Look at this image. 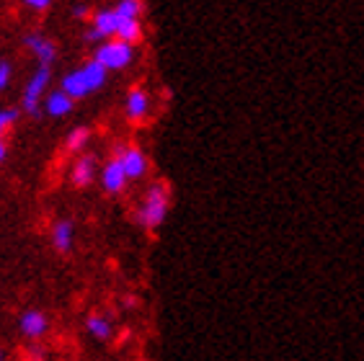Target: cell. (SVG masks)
I'll list each match as a JSON object with an SVG mask.
<instances>
[{"mask_svg": "<svg viewBox=\"0 0 364 361\" xmlns=\"http://www.w3.org/2000/svg\"><path fill=\"white\" fill-rule=\"evenodd\" d=\"M16 122H18V112L16 109H3L0 112V134H6Z\"/></svg>", "mask_w": 364, "mask_h": 361, "instance_id": "obj_18", "label": "cell"}, {"mask_svg": "<svg viewBox=\"0 0 364 361\" xmlns=\"http://www.w3.org/2000/svg\"><path fill=\"white\" fill-rule=\"evenodd\" d=\"M114 158L119 160L122 168H124L127 180L142 178V176L147 173V158H145V153H142L140 147L119 145V147H117V155H114Z\"/></svg>", "mask_w": 364, "mask_h": 361, "instance_id": "obj_5", "label": "cell"}, {"mask_svg": "<svg viewBox=\"0 0 364 361\" xmlns=\"http://www.w3.org/2000/svg\"><path fill=\"white\" fill-rule=\"evenodd\" d=\"M106 75H109V72H106L96 60H88L85 65H80V68H75L73 72H68V75L63 77V90L73 101H77V98L91 96L93 90L101 88V85L106 83Z\"/></svg>", "mask_w": 364, "mask_h": 361, "instance_id": "obj_2", "label": "cell"}, {"mask_svg": "<svg viewBox=\"0 0 364 361\" xmlns=\"http://www.w3.org/2000/svg\"><path fill=\"white\" fill-rule=\"evenodd\" d=\"M150 112V98L142 88H132L124 101V114L129 122H142Z\"/></svg>", "mask_w": 364, "mask_h": 361, "instance_id": "obj_11", "label": "cell"}, {"mask_svg": "<svg viewBox=\"0 0 364 361\" xmlns=\"http://www.w3.org/2000/svg\"><path fill=\"white\" fill-rule=\"evenodd\" d=\"M114 11H117V16H119V18H140L142 3H137V0H122Z\"/></svg>", "mask_w": 364, "mask_h": 361, "instance_id": "obj_17", "label": "cell"}, {"mask_svg": "<svg viewBox=\"0 0 364 361\" xmlns=\"http://www.w3.org/2000/svg\"><path fill=\"white\" fill-rule=\"evenodd\" d=\"M93 60H96L106 72H112V70H124L132 65L134 47L132 44L119 42V39H109V42L98 44L96 52H93Z\"/></svg>", "mask_w": 364, "mask_h": 361, "instance_id": "obj_3", "label": "cell"}, {"mask_svg": "<svg viewBox=\"0 0 364 361\" xmlns=\"http://www.w3.org/2000/svg\"><path fill=\"white\" fill-rule=\"evenodd\" d=\"M96 173H98V163H96V158H93V155H88V153L77 155L75 163H73V173H70L73 186H77V188H88V186L93 183V178H96Z\"/></svg>", "mask_w": 364, "mask_h": 361, "instance_id": "obj_6", "label": "cell"}, {"mask_svg": "<svg viewBox=\"0 0 364 361\" xmlns=\"http://www.w3.org/2000/svg\"><path fill=\"white\" fill-rule=\"evenodd\" d=\"M114 39H119L124 44H137L142 39V23L140 18H119V28H117V36Z\"/></svg>", "mask_w": 364, "mask_h": 361, "instance_id": "obj_14", "label": "cell"}, {"mask_svg": "<svg viewBox=\"0 0 364 361\" xmlns=\"http://www.w3.org/2000/svg\"><path fill=\"white\" fill-rule=\"evenodd\" d=\"M23 44L36 55L39 68H52V63H55V57H57V44L52 42V39H47V36H42V34H28L26 39H23Z\"/></svg>", "mask_w": 364, "mask_h": 361, "instance_id": "obj_8", "label": "cell"}, {"mask_svg": "<svg viewBox=\"0 0 364 361\" xmlns=\"http://www.w3.org/2000/svg\"><path fill=\"white\" fill-rule=\"evenodd\" d=\"M101 186L109 191V194H119L122 188L127 186V176H124V168L117 158H112L101 168Z\"/></svg>", "mask_w": 364, "mask_h": 361, "instance_id": "obj_9", "label": "cell"}, {"mask_svg": "<svg viewBox=\"0 0 364 361\" xmlns=\"http://www.w3.org/2000/svg\"><path fill=\"white\" fill-rule=\"evenodd\" d=\"M73 104H75V101L60 88V90H52V93H49L47 101H44V109H47L49 117H68V114L73 112Z\"/></svg>", "mask_w": 364, "mask_h": 361, "instance_id": "obj_12", "label": "cell"}, {"mask_svg": "<svg viewBox=\"0 0 364 361\" xmlns=\"http://www.w3.org/2000/svg\"><path fill=\"white\" fill-rule=\"evenodd\" d=\"M85 328H88V333L93 335V338L98 340H109L112 338V320L106 318V315H88V320H85Z\"/></svg>", "mask_w": 364, "mask_h": 361, "instance_id": "obj_15", "label": "cell"}, {"mask_svg": "<svg viewBox=\"0 0 364 361\" xmlns=\"http://www.w3.org/2000/svg\"><path fill=\"white\" fill-rule=\"evenodd\" d=\"M88 137H91V129H88V126H75V129L65 137V150H68V153L83 155V147L88 145Z\"/></svg>", "mask_w": 364, "mask_h": 361, "instance_id": "obj_16", "label": "cell"}, {"mask_svg": "<svg viewBox=\"0 0 364 361\" xmlns=\"http://www.w3.org/2000/svg\"><path fill=\"white\" fill-rule=\"evenodd\" d=\"M47 315L39 313V310H26V313L18 318V330H21L26 338H42L47 333Z\"/></svg>", "mask_w": 364, "mask_h": 361, "instance_id": "obj_10", "label": "cell"}, {"mask_svg": "<svg viewBox=\"0 0 364 361\" xmlns=\"http://www.w3.org/2000/svg\"><path fill=\"white\" fill-rule=\"evenodd\" d=\"M91 28L101 36V42H109L117 36V28H119V16L114 8H101L91 16Z\"/></svg>", "mask_w": 364, "mask_h": 361, "instance_id": "obj_7", "label": "cell"}, {"mask_svg": "<svg viewBox=\"0 0 364 361\" xmlns=\"http://www.w3.org/2000/svg\"><path fill=\"white\" fill-rule=\"evenodd\" d=\"M28 354H31V361H39L42 359V348H31Z\"/></svg>", "mask_w": 364, "mask_h": 361, "instance_id": "obj_23", "label": "cell"}, {"mask_svg": "<svg viewBox=\"0 0 364 361\" xmlns=\"http://www.w3.org/2000/svg\"><path fill=\"white\" fill-rule=\"evenodd\" d=\"M6 153H8L6 139H3V134H0V166H3V160H6Z\"/></svg>", "mask_w": 364, "mask_h": 361, "instance_id": "obj_22", "label": "cell"}, {"mask_svg": "<svg viewBox=\"0 0 364 361\" xmlns=\"http://www.w3.org/2000/svg\"><path fill=\"white\" fill-rule=\"evenodd\" d=\"M11 75H14V68L8 60H0V90H6L8 83H11Z\"/></svg>", "mask_w": 364, "mask_h": 361, "instance_id": "obj_19", "label": "cell"}, {"mask_svg": "<svg viewBox=\"0 0 364 361\" xmlns=\"http://www.w3.org/2000/svg\"><path fill=\"white\" fill-rule=\"evenodd\" d=\"M49 77H52L49 68H39V70H36L34 77H31V80L26 83V90H23V98H21L23 112H28V114L39 112V101H42L44 90H47V85H49Z\"/></svg>", "mask_w": 364, "mask_h": 361, "instance_id": "obj_4", "label": "cell"}, {"mask_svg": "<svg viewBox=\"0 0 364 361\" xmlns=\"http://www.w3.org/2000/svg\"><path fill=\"white\" fill-rule=\"evenodd\" d=\"M0 361H6V351L3 348H0Z\"/></svg>", "mask_w": 364, "mask_h": 361, "instance_id": "obj_24", "label": "cell"}, {"mask_svg": "<svg viewBox=\"0 0 364 361\" xmlns=\"http://www.w3.org/2000/svg\"><path fill=\"white\" fill-rule=\"evenodd\" d=\"M168 209H171V188L168 183L158 180V183H153V186L147 188L145 199L140 204V212H137V220H140V225L147 232H155V230L166 222Z\"/></svg>", "mask_w": 364, "mask_h": 361, "instance_id": "obj_1", "label": "cell"}, {"mask_svg": "<svg viewBox=\"0 0 364 361\" xmlns=\"http://www.w3.org/2000/svg\"><path fill=\"white\" fill-rule=\"evenodd\" d=\"M73 16H75V18H85V16H88V6H80V3L73 6Z\"/></svg>", "mask_w": 364, "mask_h": 361, "instance_id": "obj_21", "label": "cell"}, {"mask_svg": "<svg viewBox=\"0 0 364 361\" xmlns=\"http://www.w3.org/2000/svg\"><path fill=\"white\" fill-rule=\"evenodd\" d=\"M73 235H75V227H73L70 220H60L52 227V245H55L57 253H68L73 248Z\"/></svg>", "mask_w": 364, "mask_h": 361, "instance_id": "obj_13", "label": "cell"}, {"mask_svg": "<svg viewBox=\"0 0 364 361\" xmlns=\"http://www.w3.org/2000/svg\"><path fill=\"white\" fill-rule=\"evenodd\" d=\"M49 6H52L49 0H26V8H31V11H47Z\"/></svg>", "mask_w": 364, "mask_h": 361, "instance_id": "obj_20", "label": "cell"}]
</instances>
